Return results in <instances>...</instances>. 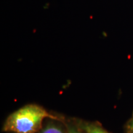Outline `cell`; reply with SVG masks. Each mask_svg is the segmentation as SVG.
I'll use <instances>...</instances> for the list:
<instances>
[{"label": "cell", "instance_id": "1", "mask_svg": "<svg viewBox=\"0 0 133 133\" xmlns=\"http://www.w3.org/2000/svg\"><path fill=\"white\" fill-rule=\"evenodd\" d=\"M46 118L58 119L40 106L27 105L10 115L3 130L15 133H35L41 128L43 121Z\"/></svg>", "mask_w": 133, "mask_h": 133}, {"label": "cell", "instance_id": "2", "mask_svg": "<svg viewBox=\"0 0 133 133\" xmlns=\"http://www.w3.org/2000/svg\"><path fill=\"white\" fill-rule=\"evenodd\" d=\"M84 129L86 133H109L101 126L93 124H84Z\"/></svg>", "mask_w": 133, "mask_h": 133}, {"label": "cell", "instance_id": "3", "mask_svg": "<svg viewBox=\"0 0 133 133\" xmlns=\"http://www.w3.org/2000/svg\"><path fill=\"white\" fill-rule=\"evenodd\" d=\"M41 133H63V131L57 126L49 125L43 129Z\"/></svg>", "mask_w": 133, "mask_h": 133}, {"label": "cell", "instance_id": "4", "mask_svg": "<svg viewBox=\"0 0 133 133\" xmlns=\"http://www.w3.org/2000/svg\"><path fill=\"white\" fill-rule=\"evenodd\" d=\"M126 131L127 133H133V114L130 119L126 124Z\"/></svg>", "mask_w": 133, "mask_h": 133}, {"label": "cell", "instance_id": "5", "mask_svg": "<svg viewBox=\"0 0 133 133\" xmlns=\"http://www.w3.org/2000/svg\"><path fill=\"white\" fill-rule=\"evenodd\" d=\"M68 133H81V132H79V131L78 130H76V129L74 128L71 127L69 129V132H68Z\"/></svg>", "mask_w": 133, "mask_h": 133}]
</instances>
